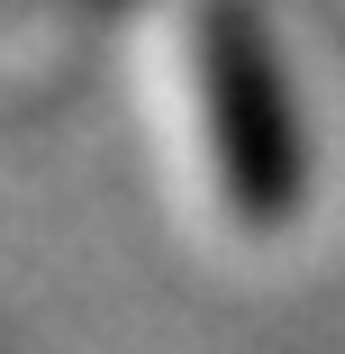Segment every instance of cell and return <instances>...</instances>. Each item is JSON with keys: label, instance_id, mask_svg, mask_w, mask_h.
Instances as JSON below:
<instances>
[{"label": "cell", "instance_id": "1", "mask_svg": "<svg viewBox=\"0 0 345 354\" xmlns=\"http://www.w3.org/2000/svg\"><path fill=\"white\" fill-rule=\"evenodd\" d=\"M191 73H200V109H209V155H218V191L245 227H272L300 209V127L272 73V46L254 28L245 0H200L191 19Z\"/></svg>", "mask_w": 345, "mask_h": 354}]
</instances>
